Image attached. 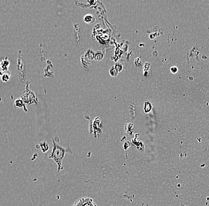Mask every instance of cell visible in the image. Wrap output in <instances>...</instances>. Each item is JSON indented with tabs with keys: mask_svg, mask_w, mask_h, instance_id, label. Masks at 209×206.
Wrapping results in <instances>:
<instances>
[{
	"mask_svg": "<svg viewBox=\"0 0 209 206\" xmlns=\"http://www.w3.org/2000/svg\"><path fill=\"white\" fill-rule=\"evenodd\" d=\"M68 152V148L63 147L58 142L53 140V148L49 158L52 159L58 166V172L61 168V163L65 154Z\"/></svg>",
	"mask_w": 209,
	"mask_h": 206,
	"instance_id": "cell-1",
	"label": "cell"
},
{
	"mask_svg": "<svg viewBox=\"0 0 209 206\" xmlns=\"http://www.w3.org/2000/svg\"><path fill=\"white\" fill-rule=\"evenodd\" d=\"M81 201V206H97L94 203L92 199L89 197H84L80 199Z\"/></svg>",
	"mask_w": 209,
	"mask_h": 206,
	"instance_id": "cell-2",
	"label": "cell"
},
{
	"mask_svg": "<svg viewBox=\"0 0 209 206\" xmlns=\"http://www.w3.org/2000/svg\"><path fill=\"white\" fill-rule=\"evenodd\" d=\"M94 55H95L94 51L92 50V49H89L85 54L84 58L86 61H90L94 58Z\"/></svg>",
	"mask_w": 209,
	"mask_h": 206,
	"instance_id": "cell-3",
	"label": "cell"
},
{
	"mask_svg": "<svg viewBox=\"0 0 209 206\" xmlns=\"http://www.w3.org/2000/svg\"><path fill=\"white\" fill-rule=\"evenodd\" d=\"M84 20L87 23L93 24L95 22V17L92 14H87L84 17Z\"/></svg>",
	"mask_w": 209,
	"mask_h": 206,
	"instance_id": "cell-4",
	"label": "cell"
},
{
	"mask_svg": "<svg viewBox=\"0 0 209 206\" xmlns=\"http://www.w3.org/2000/svg\"><path fill=\"white\" fill-rule=\"evenodd\" d=\"M103 58V54L102 51H97L95 52L94 60L96 61H100Z\"/></svg>",
	"mask_w": 209,
	"mask_h": 206,
	"instance_id": "cell-5",
	"label": "cell"
},
{
	"mask_svg": "<svg viewBox=\"0 0 209 206\" xmlns=\"http://www.w3.org/2000/svg\"><path fill=\"white\" fill-rule=\"evenodd\" d=\"M118 71L115 67H112L109 69V74L112 77H116L118 75Z\"/></svg>",
	"mask_w": 209,
	"mask_h": 206,
	"instance_id": "cell-6",
	"label": "cell"
},
{
	"mask_svg": "<svg viewBox=\"0 0 209 206\" xmlns=\"http://www.w3.org/2000/svg\"><path fill=\"white\" fill-rule=\"evenodd\" d=\"M23 102L22 100L17 99L16 100H15V105L17 107H19V108H20V107L23 106Z\"/></svg>",
	"mask_w": 209,
	"mask_h": 206,
	"instance_id": "cell-7",
	"label": "cell"
},
{
	"mask_svg": "<svg viewBox=\"0 0 209 206\" xmlns=\"http://www.w3.org/2000/svg\"><path fill=\"white\" fill-rule=\"evenodd\" d=\"M10 78V75H9V74H4L2 77V81H4V82L8 81Z\"/></svg>",
	"mask_w": 209,
	"mask_h": 206,
	"instance_id": "cell-8",
	"label": "cell"
},
{
	"mask_svg": "<svg viewBox=\"0 0 209 206\" xmlns=\"http://www.w3.org/2000/svg\"><path fill=\"white\" fill-rule=\"evenodd\" d=\"M115 67L116 68V69H117L118 71V72H120V71L123 69V66H122V64H120V63H117V64H115Z\"/></svg>",
	"mask_w": 209,
	"mask_h": 206,
	"instance_id": "cell-9",
	"label": "cell"
},
{
	"mask_svg": "<svg viewBox=\"0 0 209 206\" xmlns=\"http://www.w3.org/2000/svg\"><path fill=\"white\" fill-rule=\"evenodd\" d=\"M72 206H81V201H80V200H78V201H76L75 203L74 204V205Z\"/></svg>",
	"mask_w": 209,
	"mask_h": 206,
	"instance_id": "cell-10",
	"label": "cell"
}]
</instances>
